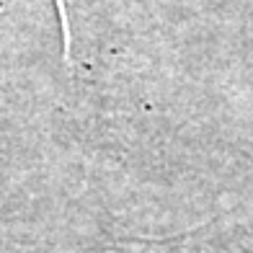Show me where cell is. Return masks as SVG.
<instances>
[{
  "instance_id": "obj_1",
  "label": "cell",
  "mask_w": 253,
  "mask_h": 253,
  "mask_svg": "<svg viewBox=\"0 0 253 253\" xmlns=\"http://www.w3.org/2000/svg\"><path fill=\"white\" fill-rule=\"evenodd\" d=\"M119 248L124 253H189L181 243H170V240H134V243H122Z\"/></svg>"
}]
</instances>
